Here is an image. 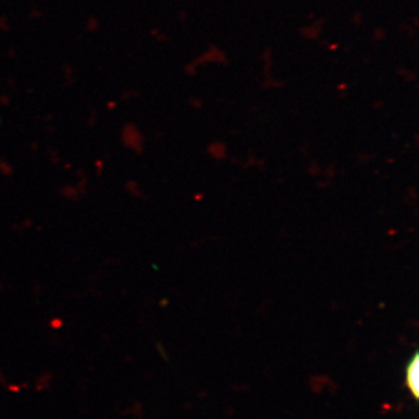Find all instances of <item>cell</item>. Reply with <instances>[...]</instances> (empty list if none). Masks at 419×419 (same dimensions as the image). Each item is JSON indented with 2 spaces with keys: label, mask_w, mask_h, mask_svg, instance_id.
I'll return each mask as SVG.
<instances>
[{
  "label": "cell",
  "mask_w": 419,
  "mask_h": 419,
  "mask_svg": "<svg viewBox=\"0 0 419 419\" xmlns=\"http://www.w3.org/2000/svg\"><path fill=\"white\" fill-rule=\"evenodd\" d=\"M418 354H414V356L412 357V360L410 361L409 364H407L406 367V375H405V380H406V384L407 387H409V389L414 397H418V382H419V379H418Z\"/></svg>",
  "instance_id": "cell-1"
}]
</instances>
